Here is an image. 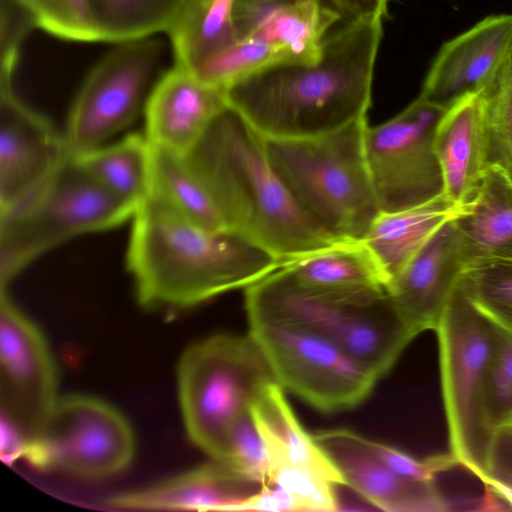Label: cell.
<instances>
[{
    "label": "cell",
    "mask_w": 512,
    "mask_h": 512,
    "mask_svg": "<svg viewBox=\"0 0 512 512\" xmlns=\"http://www.w3.org/2000/svg\"><path fill=\"white\" fill-rule=\"evenodd\" d=\"M382 22L341 25L314 61L281 59L225 90L227 102L260 135L304 140L367 118Z\"/></svg>",
    "instance_id": "1"
},
{
    "label": "cell",
    "mask_w": 512,
    "mask_h": 512,
    "mask_svg": "<svg viewBox=\"0 0 512 512\" xmlns=\"http://www.w3.org/2000/svg\"><path fill=\"white\" fill-rule=\"evenodd\" d=\"M126 264L138 303L183 310L246 288L281 264L229 230L202 227L150 195L132 217Z\"/></svg>",
    "instance_id": "2"
},
{
    "label": "cell",
    "mask_w": 512,
    "mask_h": 512,
    "mask_svg": "<svg viewBox=\"0 0 512 512\" xmlns=\"http://www.w3.org/2000/svg\"><path fill=\"white\" fill-rule=\"evenodd\" d=\"M184 157L206 185L225 227L281 266L341 241L300 209L270 163L265 138L229 103Z\"/></svg>",
    "instance_id": "3"
},
{
    "label": "cell",
    "mask_w": 512,
    "mask_h": 512,
    "mask_svg": "<svg viewBox=\"0 0 512 512\" xmlns=\"http://www.w3.org/2000/svg\"><path fill=\"white\" fill-rule=\"evenodd\" d=\"M249 323L302 325L327 337L385 376L418 335L385 287L317 289L295 282L280 267L245 288Z\"/></svg>",
    "instance_id": "4"
},
{
    "label": "cell",
    "mask_w": 512,
    "mask_h": 512,
    "mask_svg": "<svg viewBox=\"0 0 512 512\" xmlns=\"http://www.w3.org/2000/svg\"><path fill=\"white\" fill-rule=\"evenodd\" d=\"M367 118L304 140L265 139L268 158L300 209L338 240H362L380 209L370 180Z\"/></svg>",
    "instance_id": "5"
},
{
    "label": "cell",
    "mask_w": 512,
    "mask_h": 512,
    "mask_svg": "<svg viewBox=\"0 0 512 512\" xmlns=\"http://www.w3.org/2000/svg\"><path fill=\"white\" fill-rule=\"evenodd\" d=\"M135 208L96 182L70 155L40 186L0 212V284L53 248L132 219Z\"/></svg>",
    "instance_id": "6"
},
{
    "label": "cell",
    "mask_w": 512,
    "mask_h": 512,
    "mask_svg": "<svg viewBox=\"0 0 512 512\" xmlns=\"http://www.w3.org/2000/svg\"><path fill=\"white\" fill-rule=\"evenodd\" d=\"M273 382L270 365L249 333L216 334L190 345L177 366L180 409L190 440L223 461L232 423Z\"/></svg>",
    "instance_id": "7"
},
{
    "label": "cell",
    "mask_w": 512,
    "mask_h": 512,
    "mask_svg": "<svg viewBox=\"0 0 512 512\" xmlns=\"http://www.w3.org/2000/svg\"><path fill=\"white\" fill-rule=\"evenodd\" d=\"M435 331L452 454L485 479L491 432L481 400L501 329L472 303L460 280Z\"/></svg>",
    "instance_id": "8"
},
{
    "label": "cell",
    "mask_w": 512,
    "mask_h": 512,
    "mask_svg": "<svg viewBox=\"0 0 512 512\" xmlns=\"http://www.w3.org/2000/svg\"><path fill=\"white\" fill-rule=\"evenodd\" d=\"M116 44L93 67L73 101L63 133L71 156L104 145L131 125L169 68L171 45L157 35Z\"/></svg>",
    "instance_id": "9"
},
{
    "label": "cell",
    "mask_w": 512,
    "mask_h": 512,
    "mask_svg": "<svg viewBox=\"0 0 512 512\" xmlns=\"http://www.w3.org/2000/svg\"><path fill=\"white\" fill-rule=\"evenodd\" d=\"M135 455V437L124 415L86 394L59 397L21 456L44 471L99 480L125 471Z\"/></svg>",
    "instance_id": "10"
},
{
    "label": "cell",
    "mask_w": 512,
    "mask_h": 512,
    "mask_svg": "<svg viewBox=\"0 0 512 512\" xmlns=\"http://www.w3.org/2000/svg\"><path fill=\"white\" fill-rule=\"evenodd\" d=\"M277 383L323 412L361 404L379 380L368 368L322 334L284 322L249 323Z\"/></svg>",
    "instance_id": "11"
},
{
    "label": "cell",
    "mask_w": 512,
    "mask_h": 512,
    "mask_svg": "<svg viewBox=\"0 0 512 512\" xmlns=\"http://www.w3.org/2000/svg\"><path fill=\"white\" fill-rule=\"evenodd\" d=\"M445 111L418 97L390 120L367 127L364 152L380 211L412 208L444 193L434 137Z\"/></svg>",
    "instance_id": "12"
},
{
    "label": "cell",
    "mask_w": 512,
    "mask_h": 512,
    "mask_svg": "<svg viewBox=\"0 0 512 512\" xmlns=\"http://www.w3.org/2000/svg\"><path fill=\"white\" fill-rule=\"evenodd\" d=\"M57 388L58 369L45 336L1 289V414L7 435L22 449L58 400Z\"/></svg>",
    "instance_id": "13"
},
{
    "label": "cell",
    "mask_w": 512,
    "mask_h": 512,
    "mask_svg": "<svg viewBox=\"0 0 512 512\" xmlns=\"http://www.w3.org/2000/svg\"><path fill=\"white\" fill-rule=\"evenodd\" d=\"M70 156L64 134L0 80V212L29 195Z\"/></svg>",
    "instance_id": "14"
},
{
    "label": "cell",
    "mask_w": 512,
    "mask_h": 512,
    "mask_svg": "<svg viewBox=\"0 0 512 512\" xmlns=\"http://www.w3.org/2000/svg\"><path fill=\"white\" fill-rule=\"evenodd\" d=\"M512 54V14L491 15L445 42L425 77L419 97L448 109L485 93Z\"/></svg>",
    "instance_id": "15"
},
{
    "label": "cell",
    "mask_w": 512,
    "mask_h": 512,
    "mask_svg": "<svg viewBox=\"0 0 512 512\" xmlns=\"http://www.w3.org/2000/svg\"><path fill=\"white\" fill-rule=\"evenodd\" d=\"M469 263L453 220L445 223L386 286L396 308L418 334L436 330Z\"/></svg>",
    "instance_id": "16"
},
{
    "label": "cell",
    "mask_w": 512,
    "mask_h": 512,
    "mask_svg": "<svg viewBox=\"0 0 512 512\" xmlns=\"http://www.w3.org/2000/svg\"><path fill=\"white\" fill-rule=\"evenodd\" d=\"M314 439L348 486L377 508L389 512H440L442 501L432 480L402 476L382 463L364 436L344 428L318 431Z\"/></svg>",
    "instance_id": "17"
},
{
    "label": "cell",
    "mask_w": 512,
    "mask_h": 512,
    "mask_svg": "<svg viewBox=\"0 0 512 512\" xmlns=\"http://www.w3.org/2000/svg\"><path fill=\"white\" fill-rule=\"evenodd\" d=\"M227 104L225 91L173 63L147 99L144 134L150 144L185 156Z\"/></svg>",
    "instance_id": "18"
},
{
    "label": "cell",
    "mask_w": 512,
    "mask_h": 512,
    "mask_svg": "<svg viewBox=\"0 0 512 512\" xmlns=\"http://www.w3.org/2000/svg\"><path fill=\"white\" fill-rule=\"evenodd\" d=\"M233 21L238 40L261 41L281 59L307 62L320 57L338 23L315 0H234Z\"/></svg>",
    "instance_id": "19"
},
{
    "label": "cell",
    "mask_w": 512,
    "mask_h": 512,
    "mask_svg": "<svg viewBox=\"0 0 512 512\" xmlns=\"http://www.w3.org/2000/svg\"><path fill=\"white\" fill-rule=\"evenodd\" d=\"M444 194L458 205L475 197L489 165L485 98L466 96L446 109L434 137Z\"/></svg>",
    "instance_id": "20"
},
{
    "label": "cell",
    "mask_w": 512,
    "mask_h": 512,
    "mask_svg": "<svg viewBox=\"0 0 512 512\" xmlns=\"http://www.w3.org/2000/svg\"><path fill=\"white\" fill-rule=\"evenodd\" d=\"M260 486L214 460L166 480L120 493L109 504L133 510L237 511Z\"/></svg>",
    "instance_id": "21"
},
{
    "label": "cell",
    "mask_w": 512,
    "mask_h": 512,
    "mask_svg": "<svg viewBox=\"0 0 512 512\" xmlns=\"http://www.w3.org/2000/svg\"><path fill=\"white\" fill-rule=\"evenodd\" d=\"M469 204L458 205L443 193L412 208L380 211L362 241L381 267L387 284L445 223L465 213Z\"/></svg>",
    "instance_id": "22"
},
{
    "label": "cell",
    "mask_w": 512,
    "mask_h": 512,
    "mask_svg": "<svg viewBox=\"0 0 512 512\" xmlns=\"http://www.w3.org/2000/svg\"><path fill=\"white\" fill-rule=\"evenodd\" d=\"M453 222L469 267L512 260V179L502 167L488 165L468 210Z\"/></svg>",
    "instance_id": "23"
},
{
    "label": "cell",
    "mask_w": 512,
    "mask_h": 512,
    "mask_svg": "<svg viewBox=\"0 0 512 512\" xmlns=\"http://www.w3.org/2000/svg\"><path fill=\"white\" fill-rule=\"evenodd\" d=\"M250 409L270 456L272 477L279 469L297 467L344 485L341 474L313 434L303 428L277 382L267 385Z\"/></svg>",
    "instance_id": "24"
},
{
    "label": "cell",
    "mask_w": 512,
    "mask_h": 512,
    "mask_svg": "<svg viewBox=\"0 0 512 512\" xmlns=\"http://www.w3.org/2000/svg\"><path fill=\"white\" fill-rule=\"evenodd\" d=\"M234 0H184L166 34L173 63L191 71L238 41Z\"/></svg>",
    "instance_id": "25"
},
{
    "label": "cell",
    "mask_w": 512,
    "mask_h": 512,
    "mask_svg": "<svg viewBox=\"0 0 512 512\" xmlns=\"http://www.w3.org/2000/svg\"><path fill=\"white\" fill-rule=\"evenodd\" d=\"M298 284L317 289L385 287L387 280L362 240H341L281 267Z\"/></svg>",
    "instance_id": "26"
},
{
    "label": "cell",
    "mask_w": 512,
    "mask_h": 512,
    "mask_svg": "<svg viewBox=\"0 0 512 512\" xmlns=\"http://www.w3.org/2000/svg\"><path fill=\"white\" fill-rule=\"evenodd\" d=\"M72 157L103 188L135 210L149 198L151 144L145 134H130Z\"/></svg>",
    "instance_id": "27"
},
{
    "label": "cell",
    "mask_w": 512,
    "mask_h": 512,
    "mask_svg": "<svg viewBox=\"0 0 512 512\" xmlns=\"http://www.w3.org/2000/svg\"><path fill=\"white\" fill-rule=\"evenodd\" d=\"M188 220L227 229L206 185L184 156L151 144V193Z\"/></svg>",
    "instance_id": "28"
},
{
    "label": "cell",
    "mask_w": 512,
    "mask_h": 512,
    "mask_svg": "<svg viewBox=\"0 0 512 512\" xmlns=\"http://www.w3.org/2000/svg\"><path fill=\"white\" fill-rule=\"evenodd\" d=\"M184 0H86L98 41L120 43L166 33Z\"/></svg>",
    "instance_id": "29"
},
{
    "label": "cell",
    "mask_w": 512,
    "mask_h": 512,
    "mask_svg": "<svg viewBox=\"0 0 512 512\" xmlns=\"http://www.w3.org/2000/svg\"><path fill=\"white\" fill-rule=\"evenodd\" d=\"M427 461L444 511L506 509L490 484L453 454Z\"/></svg>",
    "instance_id": "30"
},
{
    "label": "cell",
    "mask_w": 512,
    "mask_h": 512,
    "mask_svg": "<svg viewBox=\"0 0 512 512\" xmlns=\"http://www.w3.org/2000/svg\"><path fill=\"white\" fill-rule=\"evenodd\" d=\"M461 284L484 315L512 334V260L472 265L462 276Z\"/></svg>",
    "instance_id": "31"
},
{
    "label": "cell",
    "mask_w": 512,
    "mask_h": 512,
    "mask_svg": "<svg viewBox=\"0 0 512 512\" xmlns=\"http://www.w3.org/2000/svg\"><path fill=\"white\" fill-rule=\"evenodd\" d=\"M483 95L489 164L499 165L512 179V54Z\"/></svg>",
    "instance_id": "32"
},
{
    "label": "cell",
    "mask_w": 512,
    "mask_h": 512,
    "mask_svg": "<svg viewBox=\"0 0 512 512\" xmlns=\"http://www.w3.org/2000/svg\"><path fill=\"white\" fill-rule=\"evenodd\" d=\"M222 462L258 486L270 483V456L251 409L244 411L232 423L227 435L226 455Z\"/></svg>",
    "instance_id": "33"
},
{
    "label": "cell",
    "mask_w": 512,
    "mask_h": 512,
    "mask_svg": "<svg viewBox=\"0 0 512 512\" xmlns=\"http://www.w3.org/2000/svg\"><path fill=\"white\" fill-rule=\"evenodd\" d=\"M281 57L268 45L241 39L194 71L204 83L225 91L253 71Z\"/></svg>",
    "instance_id": "34"
},
{
    "label": "cell",
    "mask_w": 512,
    "mask_h": 512,
    "mask_svg": "<svg viewBox=\"0 0 512 512\" xmlns=\"http://www.w3.org/2000/svg\"><path fill=\"white\" fill-rule=\"evenodd\" d=\"M38 28L61 39L98 41L86 0H15Z\"/></svg>",
    "instance_id": "35"
},
{
    "label": "cell",
    "mask_w": 512,
    "mask_h": 512,
    "mask_svg": "<svg viewBox=\"0 0 512 512\" xmlns=\"http://www.w3.org/2000/svg\"><path fill=\"white\" fill-rule=\"evenodd\" d=\"M481 409L490 432L512 422V334L502 329L485 379Z\"/></svg>",
    "instance_id": "36"
},
{
    "label": "cell",
    "mask_w": 512,
    "mask_h": 512,
    "mask_svg": "<svg viewBox=\"0 0 512 512\" xmlns=\"http://www.w3.org/2000/svg\"><path fill=\"white\" fill-rule=\"evenodd\" d=\"M270 483L284 489L293 499L297 511H336L339 502L333 482L297 467L277 470Z\"/></svg>",
    "instance_id": "37"
},
{
    "label": "cell",
    "mask_w": 512,
    "mask_h": 512,
    "mask_svg": "<svg viewBox=\"0 0 512 512\" xmlns=\"http://www.w3.org/2000/svg\"><path fill=\"white\" fill-rule=\"evenodd\" d=\"M485 479L512 508V422L491 431L485 452Z\"/></svg>",
    "instance_id": "38"
},
{
    "label": "cell",
    "mask_w": 512,
    "mask_h": 512,
    "mask_svg": "<svg viewBox=\"0 0 512 512\" xmlns=\"http://www.w3.org/2000/svg\"><path fill=\"white\" fill-rule=\"evenodd\" d=\"M37 27L32 16L15 0H1L0 80H12L20 44Z\"/></svg>",
    "instance_id": "39"
},
{
    "label": "cell",
    "mask_w": 512,
    "mask_h": 512,
    "mask_svg": "<svg viewBox=\"0 0 512 512\" xmlns=\"http://www.w3.org/2000/svg\"><path fill=\"white\" fill-rule=\"evenodd\" d=\"M342 25L380 21L388 15L389 0H315Z\"/></svg>",
    "instance_id": "40"
},
{
    "label": "cell",
    "mask_w": 512,
    "mask_h": 512,
    "mask_svg": "<svg viewBox=\"0 0 512 512\" xmlns=\"http://www.w3.org/2000/svg\"><path fill=\"white\" fill-rule=\"evenodd\" d=\"M370 451L394 472L413 479L432 480L427 459L420 461L391 445L364 437Z\"/></svg>",
    "instance_id": "41"
}]
</instances>
